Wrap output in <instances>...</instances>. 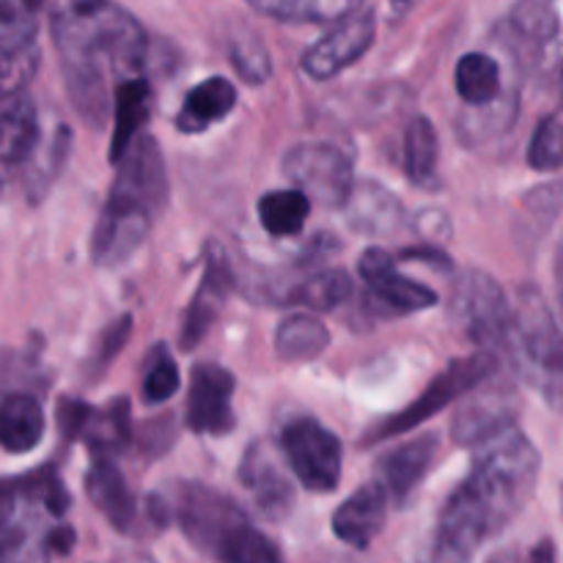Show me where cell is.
<instances>
[{
	"label": "cell",
	"mask_w": 563,
	"mask_h": 563,
	"mask_svg": "<svg viewBox=\"0 0 563 563\" xmlns=\"http://www.w3.org/2000/svg\"><path fill=\"white\" fill-rule=\"evenodd\" d=\"M69 141H71L69 130H66V126H58V130H55V135L47 141L44 154L36 152L25 163V165H31V174H27L25 185H27V196H31L33 201H38V198L49 190V185H53L55 176H58L60 165H64L66 154H69Z\"/></svg>",
	"instance_id": "34"
},
{
	"label": "cell",
	"mask_w": 563,
	"mask_h": 563,
	"mask_svg": "<svg viewBox=\"0 0 563 563\" xmlns=\"http://www.w3.org/2000/svg\"><path fill=\"white\" fill-rule=\"evenodd\" d=\"M438 449V438L423 434V438L410 440V443L399 445V449L383 456V462H379V482L390 493V500H396V504L410 500V495L421 487L427 473L432 471Z\"/></svg>",
	"instance_id": "19"
},
{
	"label": "cell",
	"mask_w": 563,
	"mask_h": 563,
	"mask_svg": "<svg viewBox=\"0 0 563 563\" xmlns=\"http://www.w3.org/2000/svg\"><path fill=\"white\" fill-rule=\"evenodd\" d=\"M561 509H563V489H561Z\"/></svg>",
	"instance_id": "48"
},
{
	"label": "cell",
	"mask_w": 563,
	"mask_h": 563,
	"mask_svg": "<svg viewBox=\"0 0 563 563\" xmlns=\"http://www.w3.org/2000/svg\"><path fill=\"white\" fill-rule=\"evenodd\" d=\"M258 14L278 22L339 25L363 9V0H247Z\"/></svg>",
	"instance_id": "25"
},
{
	"label": "cell",
	"mask_w": 563,
	"mask_h": 563,
	"mask_svg": "<svg viewBox=\"0 0 563 563\" xmlns=\"http://www.w3.org/2000/svg\"><path fill=\"white\" fill-rule=\"evenodd\" d=\"M152 115V88L143 77H132L115 86L113 91V141H110V159L119 163L126 148L141 137Z\"/></svg>",
	"instance_id": "22"
},
{
	"label": "cell",
	"mask_w": 563,
	"mask_h": 563,
	"mask_svg": "<svg viewBox=\"0 0 563 563\" xmlns=\"http://www.w3.org/2000/svg\"><path fill=\"white\" fill-rule=\"evenodd\" d=\"M49 0H0V49H3V97L25 91L38 66V25Z\"/></svg>",
	"instance_id": "9"
},
{
	"label": "cell",
	"mask_w": 563,
	"mask_h": 563,
	"mask_svg": "<svg viewBox=\"0 0 563 563\" xmlns=\"http://www.w3.org/2000/svg\"><path fill=\"white\" fill-rule=\"evenodd\" d=\"M218 563H284V555L264 533H258L251 526L229 544V550L220 555Z\"/></svg>",
	"instance_id": "37"
},
{
	"label": "cell",
	"mask_w": 563,
	"mask_h": 563,
	"mask_svg": "<svg viewBox=\"0 0 563 563\" xmlns=\"http://www.w3.org/2000/svg\"><path fill=\"white\" fill-rule=\"evenodd\" d=\"M80 438L97 451L99 456H108L113 451L124 449L130 440V416H126V401H113L104 410H93L88 407L86 421H82Z\"/></svg>",
	"instance_id": "30"
},
{
	"label": "cell",
	"mask_w": 563,
	"mask_h": 563,
	"mask_svg": "<svg viewBox=\"0 0 563 563\" xmlns=\"http://www.w3.org/2000/svg\"><path fill=\"white\" fill-rule=\"evenodd\" d=\"M234 374L214 363L192 368L187 394V427L196 434H225L234 429Z\"/></svg>",
	"instance_id": "13"
},
{
	"label": "cell",
	"mask_w": 563,
	"mask_h": 563,
	"mask_svg": "<svg viewBox=\"0 0 563 563\" xmlns=\"http://www.w3.org/2000/svg\"><path fill=\"white\" fill-rule=\"evenodd\" d=\"M361 278L368 284V295H372V308L383 317H405V313L427 311L438 302L429 286L416 284V280L405 278L396 273V262L390 253L383 247H368L361 256Z\"/></svg>",
	"instance_id": "12"
},
{
	"label": "cell",
	"mask_w": 563,
	"mask_h": 563,
	"mask_svg": "<svg viewBox=\"0 0 563 563\" xmlns=\"http://www.w3.org/2000/svg\"><path fill=\"white\" fill-rule=\"evenodd\" d=\"M511 36L526 49H542L559 33L561 20L553 0H517L506 16Z\"/></svg>",
	"instance_id": "27"
},
{
	"label": "cell",
	"mask_w": 563,
	"mask_h": 563,
	"mask_svg": "<svg viewBox=\"0 0 563 563\" xmlns=\"http://www.w3.org/2000/svg\"><path fill=\"white\" fill-rule=\"evenodd\" d=\"M42 143L38 113L25 91L3 97V121H0V157L9 165H25Z\"/></svg>",
	"instance_id": "21"
},
{
	"label": "cell",
	"mask_w": 563,
	"mask_h": 563,
	"mask_svg": "<svg viewBox=\"0 0 563 563\" xmlns=\"http://www.w3.org/2000/svg\"><path fill=\"white\" fill-rule=\"evenodd\" d=\"M539 465L537 445L515 429L484 443L465 482L445 500L418 563H473L478 548L526 509Z\"/></svg>",
	"instance_id": "1"
},
{
	"label": "cell",
	"mask_w": 563,
	"mask_h": 563,
	"mask_svg": "<svg viewBox=\"0 0 563 563\" xmlns=\"http://www.w3.org/2000/svg\"><path fill=\"white\" fill-rule=\"evenodd\" d=\"M401 258H416V262H423V264H432V267H443L449 269V256L440 251H434V247H410V251L401 253Z\"/></svg>",
	"instance_id": "41"
},
{
	"label": "cell",
	"mask_w": 563,
	"mask_h": 563,
	"mask_svg": "<svg viewBox=\"0 0 563 563\" xmlns=\"http://www.w3.org/2000/svg\"><path fill=\"white\" fill-rule=\"evenodd\" d=\"M352 297V278L344 269H324V273L313 275L300 289L291 295V300L300 306L317 308V311H333V308L344 306Z\"/></svg>",
	"instance_id": "33"
},
{
	"label": "cell",
	"mask_w": 563,
	"mask_h": 563,
	"mask_svg": "<svg viewBox=\"0 0 563 563\" xmlns=\"http://www.w3.org/2000/svg\"><path fill=\"white\" fill-rule=\"evenodd\" d=\"M456 93L471 108H487L504 93L500 64L487 53H467L456 64Z\"/></svg>",
	"instance_id": "26"
},
{
	"label": "cell",
	"mask_w": 563,
	"mask_h": 563,
	"mask_svg": "<svg viewBox=\"0 0 563 563\" xmlns=\"http://www.w3.org/2000/svg\"><path fill=\"white\" fill-rule=\"evenodd\" d=\"M451 319L456 328L476 341L482 350L493 352V346L504 344L506 330H509L511 306L500 286L487 273L471 269L454 284L451 291Z\"/></svg>",
	"instance_id": "6"
},
{
	"label": "cell",
	"mask_w": 563,
	"mask_h": 563,
	"mask_svg": "<svg viewBox=\"0 0 563 563\" xmlns=\"http://www.w3.org/2000/svg\"><path fill=\"white\" fill-rule=\"evenodd\" d=\"M44 438L42 405L31 394H9L0 410V440L9 454H27Z\"/></svg>",
	"instance_id": "24"
},
{
	"label": "cell",
	"mask_w": 563,
	"mask_h": 563,
	"mask_svg": "<svg viewBox=\"0 0 563 563\" xmlns=\"http://www.w3.org/2000/svg\"><path fill=\"white\" fill-rule=\"evenodd\" d=\"M328 344V328L308 313H291L280 322L278 333H275V350L286 361H311V357L322 355Z\"/></svg>",
	"instance_id": "28"
},
{
	"label": "cell",
	"mask_w": 563,
	"mask_h": 563,
	"mask_svg": "<svg viewBox=\"0 0 563 563\" xmlns=\"http://www.w3.org/2000/svg\"><path fill=\"white\" fill-rule=\"evenodd\" d=\"M115 165H119V174H115L110 192L135 198L157 212L168 196V176H165L163 152H159L157 141L141 135Z\"/></svg>",
	"instance_id": "14"
},
{
	"label": "cell",
	"mask_w": 563,
	"mask_h": 563,
	"mask_svg": "<svg viewBox=\"0 0 563 563\" xmlns=\"http://www.w3.org/2000/svg\"><path fill=\"white\" fill-rule=\"evenodd\" d=\"M559 291H561V302H563V240L559 247Z\"/></svg>",
	"instance_id": "45"
},
{
	"label": "cell",
	"mask_w": 563,
	"mask_h": 563,
	"mask_svg": "<svg viewBox=\"0 0 563 563\" xmlns=\"http://www.w3.org/2000/svg\"><path fill=\"white\" fill-rule=\"evenodd\" d=\"M86 493L115 531L121 533L135 531V522H137L135 495L130 493L121 471L108 460V456H97V460H93L91 471L86 473Z\"/></svg>",
	"instance_id": "20"
},
{
	"label": "cell",
	"mask_w": 563,
	"mask_h": 563,
	"mask_svg": "<svg viewBox=\"0 0 563 563\" xmlns=\"http://www.w3.org/2000/svg\"><path fill=\"white\" fill-rule=\"evenodd\" d=\"M416 5V0H390V9H394V14H407V11Z\"/></svg>",
	"instance_id": "43"
},
{
	"label": "cell",
	"mask_w": 563,
	"mask_h": 563,
	"mask_svg": "<svg viewBox=\"0 0 563 563\" xmlns=\"http://www.w3.org/2000/svg\"><path fill=\"white\" fill-rule=\"evenodd\" d=\"M231 60L247 82H262L269 77L267 47L253 33H242L231 42Z\"/></svg>",
	"instance_id": "38"
},
{
	"label": "cell",
	"mask_w": 563,
	"mask_h": 563,
	"mask_svg": "<svg viewBox=\"0 0 563 563\" xmlns=\"http://www.w3.org/2000/svg\"><path fill=\"white\" fill-rule=\"evenodd\" d=\"M176 520L185 537L214 561L245 528H251L245 511L229 495L203 484H181L176 495Z\"/></svg>",
	"instance_id": "4"
},
{
	"label": "cell",
	"mask_w": 563,
	"mask_h": 563,
	"mask_svg": "<svg viewBox=\"0 0 563 563\" xmlns=\"http://www.w3.org/2000/svg\"><path fill=\"white\" fill-rule=\"evenodd\" d=\"M493 563H515V559H511V555H498Z\"/></svg>",
	"instance_id": "46"
},
{
	"label": "cell",
	"mask_w": 563,
	"mask_h": 563,
	"mask_svg": "<svg viewBox=\"0 0 563 563\" xmlns=\"http://www.w3.org/2000/svg\"><path fill=\"white\" fill-rule=\"evenodd\" d=\"M346 209H350L352 223L363 231H385L399 220V203L390 198L388 190L372 181L355 185Z\"/></svg>",
	"instance_id": "31"
},
{
	"label": "cell",
	"mask_w": 563,
	"mask_h": 563,
	"mask_svg": "<svg viewBox=\"0 0 563 563\" xmlns=\"http://www.w3.org/2000/svg\"><path fill=\"white\" fill-rule=\"evenodd\" d=\"M528 163L537 170H555L563 165V121L550 115L537 126L528 146Z\"/></svg>",
	"instance_id": "36"
},
{
	"label": "cell",
	"mask_w": 563,
	"mask_h": 563,
	"mask_svg": "<svg viewBox=\"0 0 563 563\" xmlns=\"http://www.w3.org/2000/svg\"><path fill=\"white\" fill-rule=\"evenodd\" d=\"M152 207L130 196L110 192L97 231H93V262L99 267H115V264L126 262L143 245L148 229H152Z\"/></svg>",
	"instance_id": "10"
},
{
	"label": "cell",
	"mask_w": 563,
	"mask_h": 563,
	"mask_svg": "<svg viewBox=\"0 0 563 563\" xmlns=\"http://www.w3.org/2000/svg\"><path fill=\"white\" fill-rule=\"evenodd\" d=\"M130 330H132V319L130 317H121L115 319L113 324H108V330L102 333L97 344V357H93V372L104 368L108 363L115 361V355L121 352V346L126 344L130 339Z\"/></svg>",
	"instance_id": "39"
},
{
	"label": "cell",
	"mask_w": 563,
	"mask_h": 563,
	"mask_svg": "<svg viewBox=\"0 0 563 563\" xmlns=\"http://www.w3.org/2000/svg\"><path fill=\"white\" fill-rule=\"evenodd\" d=\"M115 563H154L148 555H124V559H119Z\"/></svg>",
	"instance_id": "44"
},
{
	"label": "cell",
	"mask_w": 563,
	"mask_h": 563,
	"mask_svg": "<svg viewBox=\"0 0 563 563\" xmlns=\"http://www.w3.org/2000/svg\"><path fill=\"white\" fill-rule=\"evenodd\" d=\"M504 346L515 372L563 410V328L537 289L517 295Z\"/></svg>",
	"instance_id": "3"
},
{
	"label": "cell",
	"mask_w": 563,
	"mask_h": 563,
	"mask_svg": "<svg viewBox=\"0 0 563 563\" xmlns=\"http://www.w3.org/2000/svg\"><path fill=\"white\" fill-rule=\"evenodd\" d=\"M231 284H234V278H231L225 256L220 251H209L201 286H198L196 297H192L190 308L185 313V324H181V350L190 352L192 346L201 344L203 335L209 333L212 322L218 319V313L223 311Z\"/></svg>",
	"instance_id": "17"
},
{
	"label": "cell",
	"mask_w": 563,
	"mask_h": 563,
	"mask_svg": "<svg viewBox=\"0 0 563 563\" xmlns=\"http://www.w3.org/2000/svg\"><path fill=\"white\" fill-rule=\"evenodd\" d=\"M528 563H555V544L548 542V539H544V542H539L537 548H533Z\"/></svg>",
	"instance_id": "42"
},
{
	"label": "cell",
	"mask_w": 563,
	"mask_h": 563,
	"mask_svg": "<svg viewBox=\"0 0 563 563\" xmlns=\"http://www.w3.org/2000/svg\"><path fill=\"white\" fill-rule=\"evenodd\" d=\"M280 449L297 482L311 493H333L341 478V443L317 418H291L280 432Z\"/></svg>",
	"instance_id": "8"
},
{
	"label": "cell",
	"mask_w": 563,
	"mask_h": 563,
	"mask_svg": "<svg viewBox=\"0 0 563 563\" xmlns=\"http://www.w3.org/2000/svg\"><path fill=\"white\" fill-rule=\"evenodd\" d=\"M44 539H47L49 553L66 555L71 550V544H75V531H71L69 526H58V528H53V531H49Z\"/></svg>",
	"instance_id": "40"
},
{
	"label": "cell",
	"mask_w": 563,
	"mask_h": 563,
	"mask_svg": "<svg viewBox=\"0 0 563 563\" xmlns=\"http://www.w3.org/2000/svg\"><path fill=\"white\" fill-rule=\"evenodd\" d=\"M515 412L517 405L511 394L487 390L456 412V418L451 421V434L460 445H484L509 432L511 423H515Z\"/></svg>",
	"instance_id": "18"
},
{
	"label": "cell",
	"mask_w": 563,
	"mask_h": 563,
	"mask_svg": "<svg viewBox=\"0 0 563 563\" xmlns=\"http://www.w3.org/2000/svg\"><path fill=\"white\" fill-rule=\"evenodd\" d=\"M374 36H377V14L372 9H361L350 20L330 27L317 44L306 49L302 71L313 80H330L361 60L374 44Z\"/></svg>",
	"instance_id": "11"
},
{
	"label": "cell",
	"mask_w": 563,
	"mask_h": 563,
	"mask_svg": "<svg viewBox=\"0 0 563 563\" xmlns=\"http://www.w3.org/2000/svg\"><path fill=\"white\" fill-rule=\"evenodd\" d=\"M438 168V132L432 121L418 115L410 121L405 135V170L416 185H429Z\"/></svg>",
	"instance_id": "32"
},
{
	"label": "cell",
	"mask_w": 563,
	"mask_h": 563,
	"mask_svg": "<svg viewBox=\"0 0 563 563\" xmlns=\"http://www.w3.org/2000/svg\"><path fill=\"white\" fill-rule=\"evenodd\" d=\"M236 88L225 77H209L198 82L185 97L181 113L176 115V126L181 132H203L212 124L223 121L234 110Z\"/></svg>",
	"instance_id": "23"
},
{
	"label": "cell",
	"mask_w": 563,
	"mask_h": 563,
	"mask_svg": "<svg viewBox=\"0 0 563 563\" xmlns=\"http://www.w3.org/2000/svg\"><path fill=\"white\" fill-rule=\"evenodd\" d=\"M176 388H179V368H176L168 350L157 346L148 355L146 374H143V399H146V405H163L176 394Z\"/></svg>",
	"instance_id": "35"
},
{
	"label": "cell",
	"mask_w": 563,
	"mask_h": 563,
	"mask_svg": "<svg viewBox=\"0 0 563 563\" xmlns=\"http://www.w3.org/2000/svg\"><path fill=\"white\" fill-rule=\"evenodd\" d=\"M561 99H563V69H561Z\"/></svg>",
	"instance_id": "47"
},
{
	"label": "cell",
	"mask_w": 563,
	"mask_h": 563,
	"mask_svg": "<svg viewBox=\"0 0 563 563\" xmlns=\"http://www.w3.org/2000/svg\"><path fill=\"white\" fill-rule=\"evenodd\" d=\"M311 198L300 190H275L258 201V220L273 236H295L306 225Z\"/></svg>",
	"instance_id": "29"
},
{
	"label": "cell",
	"mask_w": 563,
	"mask_h": 563,
	"mask_svg": "<svg viewBox=\"0 0 563 563\" xmlns=\"http://www.w3.org/2000/svg\"><path fill=\"white\" fill-rule=\"evenodd\" d=\"M390 493L385 484L368 482L357 493H352L333 515V533L344 544L357 550H366L374 539L383 533L385 520H388Z\"/></svg>",
	"instance_id": "16"
},
{
	"label": "cell",
	"mask_w": 563,
	"mask_h": 563,
	"mask_svg": "<svg viewBox=\"0 0 563 563\" xmlns=\"http://www.w3.org/2000/svg\"><path fill=\"white\" fill-rule=\"evenodd\" d=\"M284 174L297 190L324 207H346L355 190L350 157L333 143L308 141L291 146L284 157Z\"/></svg>",
	"instance_id": "5"
},
{
	"label": "cell",
	"mask_w": 563,
	"mask_h": 563,
	"mask_svg": "<svg viewBox=\"0 0 563 563\" xmlns=\"http://www.w3.org/2000/svg\"><path fill=\"white\" fill-rule=\"evenodd\" d=\"M498 368V357L493 352L482 350L476 355H467L462 361H454L427 390L421 394V399L416 405H410L407 410L396 412L388 421L379 423L372 432L368 440H388L396 438V434H405L410 429H416L418 423H423L427 418H432L434 412L445 410L454 399H460L462 394L473 390L476 385H482L489 374Z\"/></svg>",
	"instance_id": "7"
},
{
	"label": "cell",
	"mask_w": 563,
	"mask_h": 563,
	"mask_svg": "<svg viewBox=\"0 0 563 563\" xmlns=\"http://www.w3.org/2000/svg\"><path fill=\"white\" fill-rule=\"evenodd\" d=\"M240 482L256 504L258 515L267 520H284L295 506V489H291L289 476L280 471L267 445L256 443L247 449L240 465Z\"/></svg>",
	"instance_id": "15"
},
{
	"label": "cell",
	"mask_w": 563,
	"mask_h": 563,
	"mask_svg": "<svg viewBox=\"0 0 563 563\" xmlns=\"http://www.w3.org/2000/svg\"><path fill=\"white\" fill-rule=\"evenodd\" d=\"M49 27L77 113L93 130H102L113 102L110 77L115 86L141 77L148 47L146 31L113 0H66Z\"/></svg>",
	"instance_id": "2"
}]
</instances>
